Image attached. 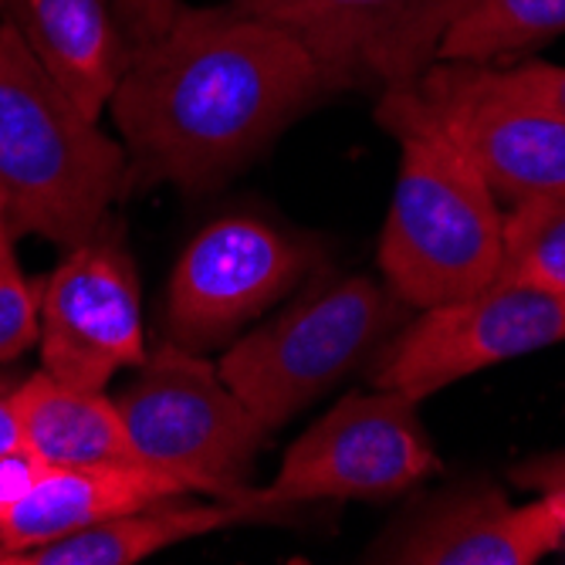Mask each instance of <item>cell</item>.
<instances>
[{
  "instance_id": "6da1fadb",
  "label": "cell",
  "mask_w": 565,
  "mask_h": 565,
  "mask_svg": "<svg viewBox=\"0 0 565 565\" xmlns=\"http://www.w3.org/2000/svg\"><path fill=\"white\" fill-rule=\"evenodd\" d=\"M322 95L312 55L281 28L231 4H180L160 38L132 51L109 102L129 157L126 193L207 190Z\"/></svg>"
},
{
  "instance_id": "7a4b0ae2",
  "label": "cell",
  "mask_w": 565,
  "mask_h": 565,
  "mask_svg": "<svg viewBox=\"0 0 565 565\" xmlns=\"http://www.w3.org/2000/svg\"><path fill=\"white\" fill-rule=\"evenodd\" d=\"M376 119L399 142L396 190L380 237L383 281L420 312L478 295L504 262L498 196L414 85L380 92Z\"/></svg>"
},
{
  "instance_id": "3957f363",
  "label": "cell",
  "mask_w": 565,
  "mask_h": 565,
  "mask_svg": "<svg viewBox=\"0 0 565 565\" xmlns=\"http://www.w3.org/2000/svg\"><path fill=\"white\" fill-rule=\"evenodd\" d=\"M129 157L0 24V193L11 237L82 244L126 196Z\"/></svg>"
},
{
  "instance_id": "277c9868",
  "label": "cell",
  "mask_w": 565,
  "mask_h": 565,
  "mask_svg": "<svg viewBox=\"0 0 565 565\" xmlns=\"http://www.w3.org/2000/svg\"><path fill=\"white\" fill-rule=\"evenodd\" d=\"M406 301L363 275L316 281L281 316L234 342L217 363L224 383L268 430L326 396L403 326Z\"/></svg>"
},
{
  "instance_id": "5b68a950",
  "label": "cell",
  "mask_w": 565,
  "mask_h": 565,
  "mask_svg": "<svg viewBox=\"0 0 565 565\" xmlns=\"http://www.w3.org/2000/svg\"><path fill=\"white\" fill-rule=\"evenodd\" d=\"M136 457L221 501L250 488L268 427L200 352L163 342L116 396Z\"/></svg>"
},
{
  "instance_id": "8992f818",
  "label": "cell",
  "mask_w": 565,
  "mask_h": 565,
  "mask_svg": "<svg viewBox=\"0 0 565 565\" xmlns=\"http://www.w3.org/2000/svg\"><path fill=\"white\" fill-rule=\"evenodd\" d=\"M437 471V450L420 424L417 399L393 390L339 399L285 454L268 488L241 501L254 519L316 501H386Z\"/></svg>"
},
{
  "instance_id": "52a82bcc",
  "label": "cell",
  "mask_w": 565,
  "mask_h": 565,
  "mask_svg": "<svg viewBox=\"0 0 565 565\" xmlns=\"http://www.w3.org/2000/svg\"><path fill=\"white\" fill-rule=\"evenodd\" d=\"M322 254L316 237H295L262 217H217L183 247L170 275V342L193 352L227 345L312 275Z\"/></svg>"
},
{
  "instance_id": "ba28073f",
  "label": "cell",
  "mask_w": 565,
  "mask_h": 565,
  "mask_svg": "<svg viewBox=\"0 0 565 565\" xmlns=\"http://www.w3.org/2000/svg\"><path fill=\"white\" fill-rule=\"evenodd\" d=\"M565 342V291L535 281H491L478 295L424 308L373 366V386L424 399L457 380Z\"/></svg>"
},
{
  "instance_id": "9c48e42d",
  "label": "cell",
  "mask_w": 565,
  "mask_h": 565,
  "mask_svg": "<svg viewBox=\"0 0 565 565\" xmlns=\"http://www.w3.org/2000/svg\"><path fill=\"white\" fill-rule=\"evenodd\" d=\"M38 345L41 373L82 390L146 363L142 288L119 227L102 224L44 278Z\"/></svg>"
},
{
  "instance_id": "30bf717a",
  "label": "cell",
  "mask_w": 565,
  "mask_h": 565,
  "mask_svg": "<svg viewBox=\"0 0 565 565\" xmlns=\"http://www.w3.org/2000/svg\"><path fill=\"white\" fill-rule=\"evenodd\" d=\"M460 0H231L291 34L312 55L326 92L396 88L434 62Z\"/></svg>"
},
{
  "instance_id": "8fae6325",
  "label": "cell",
  "mask_w": 565,
  "mask_h": 565,
  "mask_svg": "<svg viewBox=\"0 0 565 565\" xmlns=\"http://www.w3.org/2000/svg\"><path fill=\"white\" fill-rule=\"evenodd\" d=\"M409 85L494 196L511 207L565 196V119L494 92L468 62H434Z\"/></svg>"
},
{
  "instance_id": "7c38bea8",
  "label": "cell",
  "mask_w": 565,
  "mask_h": 565,
  "mask_svg": "<svg viewBox=\"0 0 565 565\" xmlns=\"http://www.w3.org/2000/svg\"><path fill=\"white\" fill-rule=\"evenodd\" d=\"M562 545L565 504L558 498L511 504L491 484H468L406 511L366 552V562L532 565Z\"/></svg>"
},
{
  "instance_id": "4fadbf2b",
  "label": "cell",
  "mask_w": 565,
  "mask_h": 565,
  "mask_svg": "<svg viewBox=\"0 0 565 565\" xmlns=\"http://www.w3.org/2000/svg\"><path fill=\"white\" fill-rule=\"evenodd\" d=\"M0 8L38 65L98 122L136 51L119 0H0Z\"/></svg>"
},
{
  "instance_id": "5bb4252c",
  "label": "cell",
  "mask_w": 565,
  "mask_h": 565,
  "mask_svg": "<svg viewBox=\"0 0 565 565\" xmlns=\"http://www.w3.org/2000/svg\"><path fill=\"white\" fill-rule=\"evenodd\" d=\"M186 494L193 491L183 481L142 460L82 468L38 465L28 488L0 508V539L14 552H31L126 511Z\"/></svg>"
},
{
  "instance_id": "9a60e30c",
  "label": "cell",
  "mask_w": 565,
  "mask_h": 565,
  "mask_svg": "<svg viewBox=\"0 0 565 565\" xmlns=\"http://www.w3.org/2000/svg\"><path fill=\"white\" fill-rule=\"evenodd\" d=\"M14 409L21 447L38 465L82 468L139 460L116 399H109L102 390L68 386L38 370L18 383Z\"/></svg>"
},
{
  "instance_id": "2e32d148",
  "label": "cell",
  "mask_w": 565,
  "mask_h": 565,
  "mask_svg": "<svg viewBox=\"0 0 565 565\" xmlns=\"http://www.w3.org/2000/svg\"><path fill=\"white\" fill-rule=\"evenodd\" d=\"M250 519L241 501L217 498V504H183V498H170L21 552V565H132L186 539Z\"/></svg>"
},
{
  "instance_id": "e0dca14e",
  "label": "cell",
  "mask_w": 565,
  "mask_h": 565,
  "mask_svg": "<svg viewBox=\"0 0 565 565\" xmlns=\"http://www.w3.org/2000/svg\"><path fill=\"white\" fill-rule=\"evenodd\" d=\"M565 34V0H460L437 62L498 65Z\"/></svg>"
},
{
  "instance_id": "ac0fdd59",
  "label": "cell",
  "mask_w": 565,
  "mask_h": 565,
  "mask_svg": "<svg viewBox=\"0 0 565 565\" xmlns=\"http://www.w3.org/2000/svg\"><path fill=\"white\" fill-rule=\"evenodd\" d=\"M498 278L565 291V196L522 203L504 214V262Z\"/></svg>"
},
{
  "instance_id": "d6986e66",
  "label": "cell",
  "mask_w": 565,
  "mask_h": 565,
  "mask_svg": "<svg viewBox=\"0 0 565 565\" xmlns=\"http://www.w3.org/2000/svg\"><path fill=\"white\" fill-rule=\"evenodd\" d=\"M41 285L24 278L11 244L0 247V366L14 363L41 335Z\"/></svg>"
},
{
  "instance_id": "ffe728a7",
  "label": "cell",
  "mask_w": 565,
  "mask_h": 565,
  "mask_svg": "<svg viewBox=\"0 0 565 565\" xmlns=\"http://www.w3.org/2000/svg\"><path fill=\"white\" fill-rule=\"evenodd\" d=\"M475 68L494 92L522 102V106L565 119V68L562 65L522 62V65H475Z\"/></svg>"
},
{
  "instance_id": "44dd1931",
  "label": "cell",
  "mask_w": 565,
  "mask_h": 565,
  "mask_svg": "<svg viewBox=\"0 0 565 565\" xmlns=\"http://www.w3.org/2000/svg\"><path fill=\"white\" fill-rule=\"evenodd\" d=\"M508 478L515 488L565 501V450L535 454V457H529V460H522V465L511 468Z\"/></svg>"
},
{
  "instance_id": "7402d4cb",
  "label": "cell",
  "mask_w": 565,
  "mask_h": 565,
  "mask_svg": "<svg viewBox=\"0 0 565 565\" xmlns=\"http://www.w3.org/2000/svg\"><path fill=\"white\" fill-rule=\"evenodd\" d=\"M136 47L160 38L180 11V0H119Z\"/></svg>"
},
{
  "instance_id": "603a6c76",
  "label": "cell",
  "mask_w": 565,
  "mask_h": 565,
  "mask_svg": "<svg viewBox=\"0 0 565 565\" xmlns=\"http://www.w3.org/2000/svg\"><path fill=\"white\" fill-rule=\"evenodd\" d=\"M38 471V460L28 454H0V508L11 504Z\"/></svg>"
},
{
  "instance_id": "cb8c5ba5",
  "label": "cell",
  "mask_w": 565,
  "mask_h": 565,
  "mask_svg": "<svg viewBox=\"0 0 565 565\" xmlns=\"http://www.w3.org/2000/svg\"><path fill=\"white\" fill-rule=\"evenodd\" d=\"M18 376H0V454H24L21 430H18V409H14V390Z\"/></svg>"
},
{
  "instance_id": "d4e9b609",
  "label": "cell",
  "mask_w": 565,
  "mask_h": 565,
  "mask_svg": "<svg viewBox=\"0 0 565 565\" xmlns=\"http://www.w3.org/2000/svg\"><path fill=\"white\" fill-rule=\"evenodd\" d=\"M4 241H14L11 237V227H8V203H4V193H0V244Z\"/></svg>"
},
{
  "instance_id": "484cf974",
  "label": "cell",
  "mask_w": 565,
  "mask_h": 565,
  "mask_svg": "<svg viewBox=\"0 0 565 565\" xmlns=\"http://www.w3.org/2000/svg\"><path fill=\"white\" fill-rule=\"evenodd\" d=\"M0 565H21V552L8 548L4 539H0Z\"/></svg>"
},
{
  "instance_id": "4316f807",
  "label": "cell",
  "mask_w": 565,
  "mask_h": 565,
  "mask_svg": "<svg viewBox=\"0 0 565 565\" xmlns=\"http://www.w3.org/2000/svg\"><path fill=\"white\" fill-rule=\"evenodd\" d=\"M0 24H4V8H0Z\"/></svg>"
},
{
  "instance_id": "83f0119b",
  "label": "cell",
  "mask_w": 565,
  "mask_h": 565,
  "mask_svg": "<svg viewBox=\"0 0 565 565\" xmlns=\"http://www.w3.org/2000/svg\"><path fill=\"white\" fill-rule=\"evenodd\" d=\"M4 244H11V241H4ZM4 244H0V247H4Z\"/></svg>"
}]
</instances>
